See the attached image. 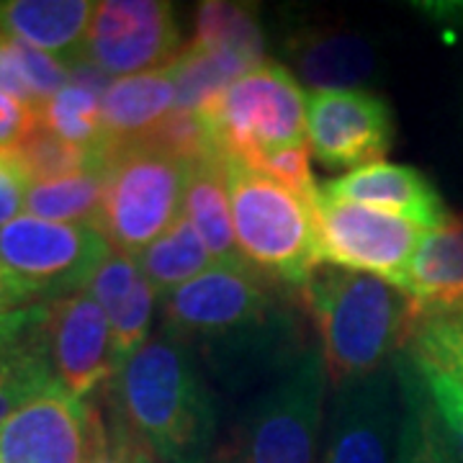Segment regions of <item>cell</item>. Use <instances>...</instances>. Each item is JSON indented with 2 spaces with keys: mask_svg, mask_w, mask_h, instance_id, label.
Returning a JSON list of instances; mask_svg holds the SVG:
<instances>
[{
  "mask_svg": "<svg viewBox=\"0 0 463 463\" xmlns=\"http://www.w3.org/2000/svg\"><path fill=\"white\" fill-rule=\"evenodd\" d=\"M301 312L297 291L250 265H214L160 298V330L175 335L201 368L237 392L268 383L309 347Z\"/></svg>",
  "mask_w": 463,
  "mask_h": 463,
  "instance_id": "obj_1",
  "label": "cell"
},
{
  "mask_svg": "<svg viewBox=\"0 0 463 463\" xmlns=\"http://www.w3.org/2000/svg\"><path fill=\"white\" fill-rule=\"evenodd\" d=\"M111 414L157 463H212L219 410L194 350L160 330L116 371Z\"/></svg>",
  "mask_w": 463,
  "mask_h": 463,
  "instance_id": "obj_2",
  "label": "cell"
},
{
  "mask_svg": "<svg viewBox=\"0 0 463 463\" xmlns=\"http://www.w3.org/2000/svg\"><path fill=\"white\" fill-rule=\"evenodd\" d=\"M298 301L315 322L335 389L389 368L417 325L414 301L399 286L335 265H319Z\"/></svg>",
  "mask_w": 463,
  "mask_h": 463,
  "instance_id": "obj_3",
  "label": "cell"
},
{
  "mask_svg": "<svg viewBox=\"0 0 463 463\" xmlns=\"http://www.w3.org/2000/svg\"><path fill=\"white\" fill-rule=\"evenodd\" d=\"M327 386L322 347L301 350L258 389L212 463H317Z\"/></svg>",
  "mask_w": 463,
  "mask_h": 463,
  "instance_id": "obj_4",
  "label": "cell"
},
{
  "mask_svg": "<svg viewBox=\"0 0 463 463\" xmlns=\"http://www.w3.org/2000/svg\"><path fill=\"white\" fill-rule=\"evenodd\" d=\"M232 224L252 270L283 288L301 291L322 263L315 201L270 181L248 163L222 155Z\"/></svg>",
  "mask_w": 463,
  "mask_h": 463,
  "instance_id": "obj_5",
  "label": "cell"
},
{
  "mask_svg": "<svg viewBox=\"0 0 463 463\" xmlns=\"http://www.w3.org/2000/svg\"><path fill=\"white\" fill-rule=\"evenodd\" d=\"M185 170V160L155 142H137L109 155L96 230L111 250L137 258L181 219Z\"/></svg>",
  "mask_w": 463,
  "mask_h": 463,
  "instance_id": "obj_6",
  "label": "cell"
},
{
  "mask_svg": "<svg viewBox=\"0 0 463 463\" xmlns=\"http://www.w3.org/2000/svg\"><path fill=\"white\" fill-rule=\"evenodd\" d=\"M196 116L219 155L245 163L307 142V96L297 75L270 60L201 106Z\"/></svg>",
  "mask_w": 463,
  "mask_h": 463,
  "instance_id": "obj_7",
  "label": "cell"
},
{
  "mask_svg": "<svg viewBox=\"0 0 463 463\" xmlns=\"http://www.w3.org/2000/svg\"><path fill=\"white\" fill-rule=\"evenodd\" d=\"M109 255V240L90 224H60L21 214L0 227V268L32 304L85 291Z\"/></svg>",
  "mask_w": 463,
  "mask_h": 463,
  "instance_id": "obj_8",
  "label": "cell"
},
{
  "mask_svg": "<svg viewBox=\"0 0 463 463\" xmlns=\"http://www.w3.org/2000/svg\"><path fill=\"white\" fill-rule=\"evenodd\" d=\"M315 212L322 263L376 276L402 288L425 230L402 216L337 199L322 188L317 191Z\"/></svg>",
  "mask_w": 463,
  "mask_h": 463,
  "instance_id": "obj_9",
  "label": "cell"
},
{
  "mask_svg": "<svg viewBox=\"0 0 463 463\" xmlns=\"http://www.w3.org/2000/svg\"><path fill=\"white\" fill-rule=\"evenodd\" d=\"M185 50L175 8L160 0L96 3L85 39V60L111 80L165 70Z\"/></svg>",
  "mask_w": 463,
  "mask_h": 463,
  "instance_id": "obj_10",
  "label": "cell"
},
{
  "mask_svg": "<svg viewBox=\"0 0 463 463\" xmlns=\"http://www.w3.org/2000/svg\"><path fill=\"white\" fill-rule=\"evenodd\" d=\"M394 142L389 103L368 90H317L307 96V145L330 170H358L386 157Z\"/></svg>",
  "mask_w": 463,
  "mask_h": 463,
  "instance_id": "obj_11",
  "label": "cell"
},
{
  "mask_svg": "<svg viewBox=\"0 0 463 463\" xmlns=\"http://www.w3.org/2000/svg\"><path fill=\"white\" fill-rule=\"evenodd\" d=\"M100 412L60 381L0 422V463H85Z\"/></svg>",
  "mask_w": 463,
  "mask_h": 463,
  "instance_id": "obj_12",
  "label": "cell"
},
{
  "mask_svg": "<svg viewBox=\"0 0 463 463\" xmlns=\"http://www.w3.org/2000/svg\"><path fill=\"white\" fill-rule=\"evenodd\" d=\"M399 386L394 365L335 389L319 463H394Z\"/></svg>",
  "mask_w": 463,
  "mask_h": 463,
  "instance_id": "obj_13",
  "label": "cell"
},
{
  "mask_svg": "<svg viewBox=\"0 0 463 463\" xmlns=\"http://www.w3.org/2000/svg\"><path fill=\"white\" fill-rule=\"evenodd\" d=\"M44 340L54 376L75 397L88 399L116 376L111 325L88 291L47 304Z\"/></svg>",
  "mask_w": 463,
  "mask_h": 463,
  "instance_id": "obj_14",
  "label": "cell"
},
{
  "mask_svg": "<svg viewBox=\"0 0 463 463\" xmlns=\"http://www.w3.org/2000/svg\"><path fill=\"white\" fill-rule=\"evenodd\" d=\"M337 199L364 203L386 214L402 216L420 230L435 232L448 227L453 216L448 214L446 201L438 188L417 167L397 163H373V165L350 170L345 175L319 185Z\"/></svg>",
  "mask_w": 463,
  "mask_h": 463,
  "instance_id": "obj_15",
  "label": "cell"
},
{
  "mask_svg": "<svg viewBox=\"0 0 463 463\" xmlns=\"http://www.w3.org/2000/svg\"><path fill=\"white\" fill-rule=\"evenodd\" d=\"M85 291L99 301L103 315L109 317L114 364L118 371L149 340V327L160 297L142 273L137 258L116 250L103 260Z\"/></svg>",
  "mask_w": 463,
  "mask_h": 463,
  "instance_id": "obj_16",
  "label": "cell"
},
{
  "mask_svg": "<svg viewBox=\"0 0 463 463\" xmlns=\"http://www.w3.org/2000/svg\"><path fill=\"white\" fill-rule=\"evenodd\" d=\"M283 54L307 88L317 90H361L376 75V50L364 33L345 29H298Z\"/></svg>",
  "mask_w": 463,
  "mask_h": 463,
  "instance_id": "obj_17",
  "label": "cell"
},
{
  "mask_svg": "<svg viewBox=\"0 0 463 463\" xmlns=\"http://www.w3.org/2000/svg\"><path fill=\"white\" fill-rule=\"evenodd\" d=\"M93 11L90 0H3L0 32L52 54L70 70L83 60Z\"/></svg>",
  "mask_w": 463,
  "mask_h": 463,
  "instance_id": "obj_18",
  "label": "cell"
},
{
  "mask_svg": "<svg viewBox=\"0 0 463 463\" xmlns=\"http://www.w3.org/2000/svg\"><path fill=\"white\" fill-rule=\"evenodd\" d=\"M175 80L167 67L116 78L100 100L106 160L116 149L147 142L167 116L175 111Z\"/></svg>",
  "mask_w": 463,
  "mask_h": 463,
  "instance_id": "obj_19",
  "label": "cell"
},
{
  "mask_svg": "<svg viewBox=\"0 0 463 463\" xmlns=\"http://www.w3.org/2000/svg\"><path fill=\"white\" fill-rule=\"evenodd\" d=\"M414 301L417 322L463 309V216L443 230L425 232L402 283Z\"/></svg>",
  "mask_w": 463,
  "mask_h": 463,
  "instance_id": "obj_20",
  "label": "cell"
},
{
  "mask_svg": "<svg viewBox=\"0 0 463 463\" xmlns=\"http://www.w3.org/2000/svg\"><path fill=\"white\" fill-rule=\"evenodd\" d=\"M183 216H188V222L196 227L216 265H232V268L248 265L234 237L230 188H227L222 155L216 149L188 163Z\"/></svg>",
  "mask_w": 463,
  "mask_h": 463,
  "instance_id": "obj_21",
  "label": "cell"
},
{
  "mask_svg": "<svg viewBox=\"0 0 463 463\" xmlns=\"http://www.w3.org/2000/svg\"><path fill=\"white\" fill-rule=\"evenodd\" d=\"M392 365L399 386L394 463H461L410 350H402Z\"/></svg>",
  "mask_w": 463,
  "mask_h": 463,
  "instance_id": "obj_22",
  "label": "cell"
},
{
  "mask_svg": "<svg viewBox=\"0 0 463 463\" xmlns=\"http://www.w3.org/2000/svg\"><path fill=\"white\" fill-rule=\"evenodd\" d=\"M137 263L160 298L216 265L196 227L183 214L165 234H160L149 248L137 255Z\"/></svg>",
  "mask_w": 463,
  "mask_h": 463,
  "instance_id": "obj_23",
  "label": "cell"
},
{
  "mask_svg": "<svg viewBox=\"0 0 463 463\" xmlns=\"http://www.w3.org/2000/svg\"><path fill=\"white\" fill-rule=\"evenodd\" d=\"M255 65L252 60L227 50H203L185 44L183 54L167 67L173 80H175V111H191L196 114L201 106L222 96L230 85L240 78L252 72Z\"/></svg>",
  "mask_w": 463,
  "mask_h": 463,
  "instance_id": "obj_24",
  "label": "cell"
},
{
  "mask_svg": "<svg viewBox=\"0 0 463 463\" xmlns=\"http://www.w3.org/2000/svg\"><path fill=\"white\" fill-rule=\"evenodd\" d=\"M54 381L57 376L47 353L42 319L8 353L0 355V422H5L36 394L50 389Z\"/></svg>",
  "mask_w": 463,
  "mask_h": 463,
  "instance_id": "obj_25",
  "label": "cell"
},
{
  "mask_svg": "<svg viewBox=\"0 0 463 463\" xmlns=\"http://www.w3.org/2000/svg\"><path fill=\"white\" fill-rule=\"evenodd\" d=\"M188 44L203 50L237 52L252 60L255 65L268 62L258 11L248 3H224V0L201 3L194 21V39Z\"/></svg>",
  "mask_w": 463,
  "mask_h": 463,
  "instance_id": "obj_26",
  "label": "cell"
},
{
  "mask_svg": "<svg viewBox=\"0 0 463 463\" xmlns=\"http://www.w3.org/2000/svg\"><path fill=\"white\" fill-rule=\"evenodd\" d=\"M103 206V167L85 170L70 178L32 183L26 196V214L60 224L96 227Z\"/></svg>",
  "mask_w": 463,
  "mask_h": 463,
  "instance_id": "obj_27",
  "label": "cell"
},
{
  "mask_svg": "<svg viewBox=\"0 0 463 463\" xmlns=\"http://www.w3.org/2000/svg\"><path fill=\"white\" fill-rule=\"evenodd\" d=\"M100 100L103 96H99L96 90L67 83L57 96H52L42 106V111L36 116L60 139H65L72 147H80L90 155H99L106 163V134H103Z\"/></svg>",
  "mask_w": 463,
  "mask_h": 463,
  "instance_id": "obj_28",
  "label": "cell"
},
{
  "mask_svg": "<svg viewBox=\"0 0 463 463\" xmlns=\"http://www.w3.org/2000/svg\"><path fill=\"white\" fill-rule=\"evenodd\" d=\"M11 155L16 157V163L24 167V173L29 175L32 183L60 181V178H70V175H78L85 170H99L106 165L99 155L72 147L70 142L50 132L39 121V116H36L32 132L18 142L16 149H11Z\"/></svg>",
  "mask_w": 463,
  "mask_h": 463,
  "instance_id": "obj_29",
  "label": "cell"
},
{
  "mask_svg": "<svg viewBox=\"0 0 463 463\" xmlns=\"http://www.w3.org/2000/svg\"><path fill=\"white\" fill-rule=\"evenodd\" d=\"M404 350L463 381V309L420 319Z\"/></svg>",
  "mask_w": 463,
  "mask_h": 463,
  "instance_id": "obj_30",
  "label": "cell"
},
{
  "mask_svg": "<svg viewBox=\"0 0 463 463\" xmlns=\"http://www.w3.org/2000/svg\"><path fill=\"white\" fill-rule=\"evenodd\" d=\"M309 160H312V152H309V145L304 142V145H291V147L265 152L260 157L250 160L248 165L260 170L270 181L281 183L283 188L294 191L298 196L315 201L319 188H317L315 175H312Z\"/></svg>",
  "mask_w": 463,
  "mask_h": 463,
  "instance_id": "obj_31",
  "label": "cell"
},
{
  "mask_svg": "<svg viewBox=\"0 0 463 463\" xmlns=\"http://www.w3.org/2000/svg\"><path fill=\"white\" fill-rule=\"evenodd\" d=\"M414 364H417V371L428 386V394H430L435 410L443 420V428H446L448 438L453 443V450H456L458 461L463 463V381L435 368V365L420 361V358H414Z\"/></svg>",
  "mask_w": 463,
  "mask_h": 463,
  "instance_id": "obj_32",
  "label": "cell"
},
{
  "mask_svg": "<svg viewBox=\"0 0 463 463\" xmlns=\"http://www.w3.org/2000/svg\"><path fill=\"white\" fill-rule=\"evenodd\" d=\"M134 450H137V440L121 425V420L111 414L106 422L100 414L93 432V446L85 463H134Z\"/></svg>",
  "mask_w": 463,
  "mask_h": 463,
  "instance_id": "obj_33",
  "label": "cell"
},
{
  "mask_svg": "<svg viewBox=\"0 0 463 463\" xmlns=\"http://www.w3.org/2000/svg\"><path fill=\"white\" fill-rule=\"evenodd\" d=\"M29 188L32 181L16 163V157L11 152H0V227L26 212Z\"/></svg>",
  "mask_w": 463,
  "mask_h": 463,
  "instance_id": "obj_34",
  "label": "cell"
},
{
  "mask_svg": "<svg viewBox=\"0 0 463 463\" xmlns=\"http://www.w3.org/2000/svg\"><path fill=\"white\" fill-rule=\"evenodd\" d=\"M36 124V114L21 100L0 90V152H11L32 132Z\"/></svg>",
  "mask_w": 463,
  "mask_h": 463,
  "instance_id": "obj_35",
  "label": "cell"
},
{
  "mask_svg": "<svg viewBox=\"0 0 463 463\" xmlns=\"http://www.w3.org/2000/svg\"><path fill=\"white\" fill-rule=\"evenodd\" d=\"M0 90L8 93V96H14L16 100H21L24 106H29L33 114H36L32 90L26 85L24 70H21V62H18L16 42L3 32H0Z\"/></svg>",
  "mask_w": 463,
  "mask_h": 463,
  "instance_id": "obj_36",
  "label": "cell"
},
{
  "mask_svg": "<svg viewBox=\"0 0 463 463\" xmlns=\"http://www.w3.org/2000/svg\"><path fill=\"white\" fill-rule=\"evenodd\" d=\"M44 315H47V301H44V304L24 307V309H18V312H14L11 317H5V319L0 322V355L8 353L26 332L32 330V327H36V325L44 319Z\"/></svg>",
  "mask_w": 463,
  "mask_h": 463,
  "instance_id": "obj_37",
  "label": "cell"
},
{
  "mask_svg": "<svg viewBox=\"0 0 463 463\" xmlns=\"http://www.w3.org/2000/svg\"><path fill=\"white\" fill-rule=\"evenodd\" d=\"M24 307H32V301L29 297L18 288V283L0 268V322L5 319V317H11L18 309H24Z\"/></svg>",
  "mask_w": 463,
  "mask_h": 463,
  "instance_id": "obj_38",
  "label": "cell"
},
{
  "mask_svg": "<svg viewBox=\"0 0 463 463\" xmlns=\"http://www.w3.org/2000/svg\"><path fill=\"white\" fill-rule=\"evenodd\" d=\"M134 463H157L152 456H149L145 448L137 443V450H134Z\"/></svg>",
  "mask_w": 463,
  "mask_h": 463,
  "instance_id": "obj_39",
  "label": "cell"
}]
</instances>
